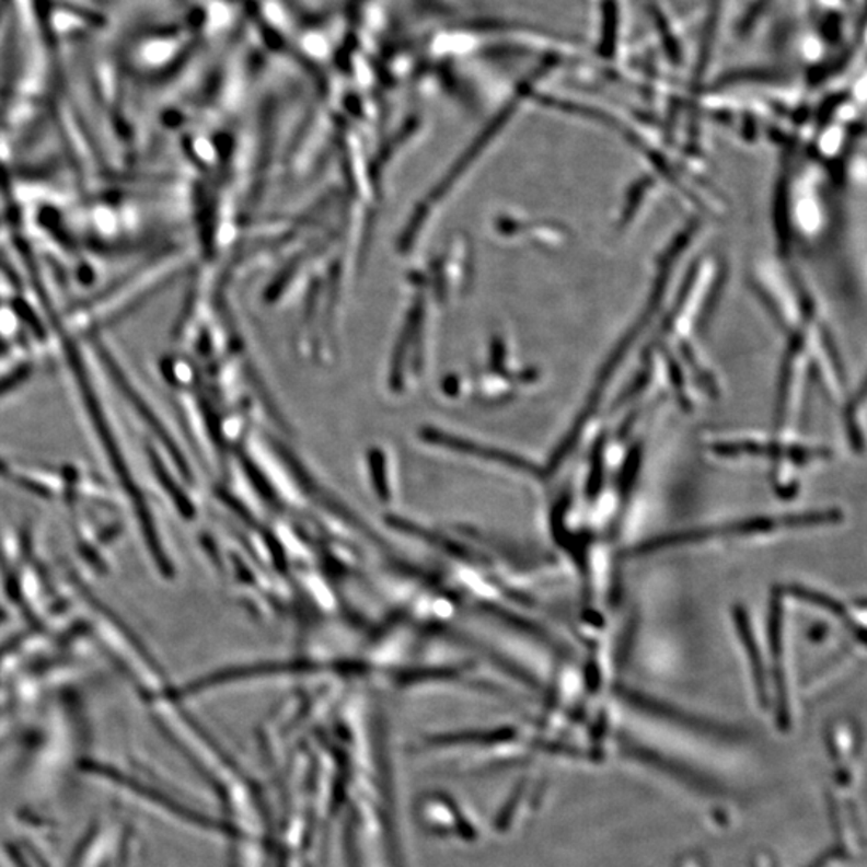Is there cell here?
<instances>
[{
    "instance_id": "1",
    "label": "cell",
    "mask_w": 867,
    "mask_h": 867,
    "mask_svg": "<svg viewBox=\"0 0 867 867\" xmlns=\"http://www.w3.org/2000/svg\"><path fill=\"white\" fill-rule=\"evenodd\" d=\"M3 217L48 308L74 335L132 304L185 254L181 185L89 169L47 182L0 181Z\"/></svg>"
}]
</instances>
